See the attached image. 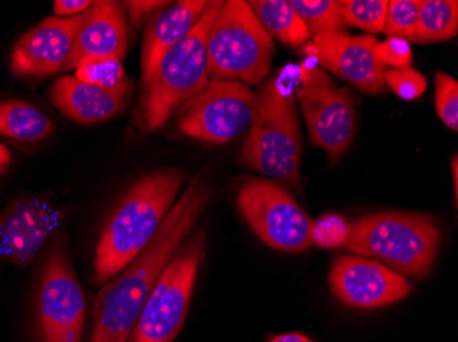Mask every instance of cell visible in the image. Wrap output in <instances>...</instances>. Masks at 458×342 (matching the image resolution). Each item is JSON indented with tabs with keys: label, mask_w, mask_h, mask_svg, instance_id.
<instances>
[{
	"label": "cell",
	"mask_w": 458,
	"mask_h": 342,
	"mask_svg": "<svg viewBox=\"0 0 458 342\" xmlns=\"http://www.w3.org/2000/svg\"><path fill=\"white\" fill-rule=\"evenodd\" d=\"M210 196L209 179L197 174L176 200L150 243L98 292L92 307L89 342L127 341L159 275L182 241L194 230Z\"/></svg>",
	"instance_id": "1"
},
{
	"label": "cell",
	"mask_w": 458,
	"mask_h": 342,
	"mask_svg": "<svg viewBox=\"0 0 458 342\" xmlns=\"http://www.w3.org/2000/svg\"><path fill=\"white\" fill-rule=\"evenodd\" d=\"M182 182L180 170H158L139 179L121 197L98 240L95 285L110 281L150 243L176 203Z\"/></svg>",
	"instance_id": "2"
},
{
	"label": "cell",
	"mask_w": 458,
	"mask_h": 342,
	"mask_svg": "<svg viewBox=\"0 0 458 342\" xmlns=\"http://www.w3.org/2000/svg\"><path fill=\"white\" fill-rule=\"evenodd\" d=\"M439 243L441 230L429 215L383 213L352 223L344 246L403 277L424 278L431 271Z\"/></svg>",
	"instance_id": "3"
},
{
	"label": "cell",
	"mask_w": 458,
	"mask_h": 342,
	"mask_svg": "<svg viewBox=\"0 0 458 342\" xmlns=\"http://www.w3.org/2000/svg\"><path fill=\"white\" fill-rule=\"evenodd\" d=\"M224 2H210L194 29L179 41L159 62L138 109V125L143 130H157L168 122L184 103L197 96L209 84L208 38L213 21Z\"/></svg>",
	"instance_id": "4"
},
{
	"label": "cell",
	"mask_w": 458,
	"mask_h": 342,
	"mask_svg": "<svg viewBox=\"0 0 458 342\" xmlns=\"http://www.w3.org/2000/svg\"><path fill=\"white\" fill-rule=\"evenodd\" d=\"M257 97L259 107L242 148L241 163L300 190L302 138L294 99L275 79L261 87Z\"/></svg>",
	"instance_id": "5"
},
{
	"label": "cell",
	"mask_w": 458,
	"mask_h": 342,
	"mask_svg": "<svg viewBox=\"0 0 458 342\" xmlns=\"http://www.w3.org/2000/svg\"><path fill=\"white\" fill-rule=\"evenodd\" d=\"M210 81L257 85L269 73L274 40L243 0H228L218 10L208 38Z\"/></svg>",
	"instance_id": "6"
},
{
	"label": "cell",
	"mask_w": 458,
	"mask_h": 342,
	"mask_svg": "<svg viewBox=\"0 0 458 342\" xmlns=\"http://www.w3.org/2000/svg\"><path fill=\"white\" fill-rule=\"evenodd\" d=\"M206 230L195 229L168 262L125 342H174L184 326L200 264Z\"/></svg>",
	"instance_id": "7"
},
{
	"label": "cell",
	"mask_w": 458,
	"mask_h": 342,
	"mask_svg": "<svg viewBox=\"0 0 458 342\" xmlns=\"http://www.w3.org/2000/svg\"><path fill=\"white\" fill-rule=\"evenodd\" d=\"M236 200L243 220L270 248L302 252L315 244V222L282 185L250 179L239 188Z\"/></svg>",
	"instance_id": "8"
},
{
	"label": "cell",
	"mask_w": 458,
	"mask_h": 342,
	"mask_svg": "<svg viewBox=\"0 0 458 342\" xmlns=\"http://www.w3.org/2000/svg\"><path fill=\"white\" fill-rule=\"evenodd\" d=\"M259 97L243 82L209 81L197 96L177 110L180 133L210 144L241 138L253 125Z\"/></svg>",
	"instance_id": "9"
},
{
	"label": "cell",
	"mask_w": 458,
	"mask_h": 342,
	"mask_svg": "<svg viewBox=\"0 0 458 342\" xmlns=\"http://www.w3.org/2000/svg\"><path fill=\"white\" fill-rule=\"evenodd\" d=\"M297 97L311 144L323 148L329 161H339L356 133V112L349 89L338 88L321 69L309 68L301 74Z\"/></svg>",
	"instance_id": "10"
},
{
	"label": "cell",
	"mask_w": 458,
	"mask_h": 342,
	"mask_svg": "<svg viewBox=\"0 0 458 342\" xmlns=\"http://www.w3.org/2000/svg\"><path fill=\"white\" fill-rule=\"evenodd\" d=\"M86 296L64 246H54L38 290V323L45 342H81L86 326Z\"/></svg>",
	"instance_id": "11"
},
{
	"label": "cell",
	"mask_w": 458,
	"mask_h": 342,
	"mask_svg": "<svg viewBox=\"0 0 458 342\" xmlns=\"http://www.w3.org/2000/svg\"><path fill=\"white\" fill-rule=\"evenodd\" d=\"M328 282L339 302L364 310L401 302L411 290L403 275L379 262L352 254H342L334 262Z\"/></svg>",
	"instance_id": "12"
},
{
	"label": "cell",
	"mask_w": 458,
	"mask_h": 342,
	"mask_svg": "<svg viewBox=\"0 0 458 342\" xmlns=\"http://www.w3.org/2000/svg\"><path fill=\"white\" fill-rule=\"evenodd\" d=\"M379 45L375 36H349L334 33L311 38L303 47V53L318 59L321 68L352 84L354 88L368 95L386 91L385 73L387 71L375 55Z\"/></svg>",
	"instance_id": "13"
},
{
	"label": "cell",
	"mask_w": 458,
	"mask_h": 342,
	"mask_svg": "<svg viewBox=\"0 0 458 342\" xmlns=\"http://www.w3.org/2000/svg\"><path fill=\"white\" fill-rule=\"evenodd\" d=\"M61 213L38 197L14 200L0 213V258L27 269L58 228Z\"/></svg>",
	"instance_id": "14"
},
{
	"label": "cell",
	"mask_w": 458,
	"mask_h": 342,
	"mask_svg": "<svg viewBox=\"0 0 458 342\" xmlns=\"http://www.w3.org/2000/svg\"><path fill=\"white\" fill-rule=\"evenodd\" d=\"M81 22L76 17L46 18L25 33L13 48L10 71L18 77L53 76L65 71Z\"/></svg>",
	"instance_id": "15"
},
{
	"label": "cell",
	"mask_w": 458,
	"mask_h": 342,
	"mask_svg": "<svg viewBox=\"0 0 458 342\" xmlns=\"http://www.w3.org/2000/svg\"><path fill=\"white\" fill-rule=\"evenodd\" d=\"M131 29L123 4L100 0L81 14L73 50L65 71H76L91 62L123 61L130 48Z\"/></svg>",
	"instance_id": "16"
},
{
	"label": "cell",
	"mask_w": 458,
	"mask_h": 342,
	"mask_svg": "<svg viewBox=\"0 0 458 342\" xmlns=\"http://www.w3.org/2000/svg\"><path fill=\"white\" fill-rule=\"evenodd\" d=\"M132 89V81L128 77L114 88H102L66 76L51 85L50 100L74 122L91 125L121 114L130 103Z\"/></svg>",
	"instance_id": "17"
},
{
	"label": "cell",
	"mask_w": 458,
	"mask_h": 342,
	"mask_svg": "<svg viewBox=\"0 0 458 342\" xmlns=\"http://www.w3.org/2000/svg\"><path fill=\"white\" fill-rule=\"evenodd\" d=\"M209 4L206 0H182L150 18L141 51V84L150 81L162 58L194 29Z\"/></svg>",
	"instance_id": "18"
},
{
	"label": "cell",
	"mask_w": 458,
	"mask_h": 342,
	"mask_svg": "<svg viewBox=\"0 0 458 342\" xmlns=\"http://www.w3.org/2000/svg\"><path fill=\"white\" fill-rule=\"evenodd\" d=\"M265 32L282 45L297 48L310 40L311 35L300 15L285 0H251L247 2Z\"/></svg>",
	"instance_id": "19"
},
{
	"label": "cell",
	"mask_w": 458,
	"mask_h": 342,
	"mask_svg": "<svg viewBox=\"0 0 458 342\" xmlns=\"http://www.w3.org/2000/svg\"><path fill=\"white\" fill-rule=\"evenodd\" d=\"M53 121L22 100L0 102V135L18 141H40L55 133Z\"/></svg>",
	"instance_id": "20"
},
{
	"label": "cell",
	"mask_w": 458,
	"mask_h": 342,
	"mask_svg": "<svg viewBox=\"0 0 458 342\" xmlns=\"http://www.w3.org/2000/svg\"><path fill=\"white\" fill-rule=\"evenodd\" d=\"M458 32V2L421 0L416 41L428 45L450 40Z\"/></svg>",
	"instance_id": "21"
},
{
	"label": "cell",
	"mask_w": 458,
	"mask_h": 342,
	"mask_svg": "<svg viewBox=\"0 0 458 342\" xmlns=\"http://www.w3.org/2000/svg\"><path fill=\"white\" fill-rule=\"evenodd\" d=\"M291 7L300 15L311 38L346 33L341 0H291Z\"/></svg>",
	"instance_id": "22"
},
{
	"label": "cell",
	"mask_w": 458,
	"mask_h": 342,
	"mask_svg": "<svg viewBox=\"0 0 458 342\" xmlns=\"http://www.w3.org/2000/svg\"><path fill=\"white\" fill-rule=\"evenodd\" d=\"M387 9L388 0H341L344 25L370 33L385 32Z\"/></svg>",
	"instance_id": "23"
},
{
	"label": "cell",
	"mask_w": 458,
	"mask_h": 342,
	"mask_svg": "<svg viewBox=\"0 0 458 342\" xmlns=\"http://www.w3.org/2000/svg\"><path fill=\"white\" fill-rule=\"evenodd\" d=\"M421 0H393L388 2L385 33L388 38L416 41Z\"/></svg>",
	"instance_id": "24"
},
{
	"label": "cell",
	"mask_w": 458,
	"mask_h": 342,
	"mask_svg": "<svg viewBox=\"0 0 458 342\" xmlns=\"http://www.w3.org/2000/svg\"><path fill=\"white\" fill-rule=\"evenodd\" d=\"M435 109L442 122L458 130V82L444 71L435 73Z\"/></svg>",
	"instance_id": "25"
},
{
	"label": "cell",
	"mask_w": 458,
	"mask_h": 342,
	"mask_svg": "<svg viewBox=\"0 0 458 342\" xmlns=\"http://www.w3.org/2000/svg\"><path fill=\"white\" fill-rule=\"evenodd\" d=\"M74 77L87 84L97 85L102 88H114L127 79L123 71V62L118 59L91 62L76 69Z\"/></svg>",
	"instance_id": "26"
},
{
	"label": "cell",
	"mask_w": 458,
	"mask_h": 342,
	"mask_svg": "<svg viewBox=\"0 0 458 342\" xmlns=\"http://www.w3.org/2000/svg\"><path fill=\"white\" fill-rule=\"evenodd\" d=\"M385 82L386 87L403 100L419 99L427 91V79L411 68L387 69Z\"/></svg>",
	"instance_id": "27"
},
{
	"label": "cell",
	"mask_w": 458,
	"mask_h": 342,
	"mask_svg": "<svg viewBox=\"0 0 458 342\" xmlns=\"http://www.w3.org/2000/svg\"><path fill=\"white\" fill-rule=\"evenodd\" d=\"M375 55L383 65L393 69L411 68V48L408 41L403 38H388L375 48Z\"/></svg>",
	"instance_id": "28"
},
{
	"label": "cell",
	"mask_w": 458,
	"mask_h": 342,
	"mask_svg": "<svg viewBox=\"0 0 458 342\" xmlns=\"http://www.w3.org/2000/svg\"><path fill=\"white\" fill-rule=\"evenodd\" d=\"M350 226L338 217H326L313 228V241L321 246H338L344 244Z\"/></svg>",
	"instance_id": "29"
},
{
	"label": "cell",
	"mask_w": 458,
	"mask_h": 342,
	"mask_svg": "<svg viewBox=\"0 0 458 342\" xmlns=\"http://www.w3.org/2000/svg\"><path fill=\"white\" fill-rule=\"evenodd\" d=\"M169 4L168 2H123V9L128 10L131 22L133 27L141 28L144 22H148L150 18L157 13L161 12L162 9Z\"/></svg>",
	"instance_id": "30"
},
{
	"label": "cell",
	"mask_w": 458,
	"mask_h": 342,
	"mask_svg": "<svg viewBox=\"0 0 458 342\" xmlns=\"http://www.w3.org/2000/svg\"><path fill=\"white\" fill-rule=\"evenodd\" d=\"M94 2L89 0H56L54 4L55 17H76L87 12Z\"/></svg>",
	"instance_id": "31"
},
{
	"label": "cell",
	"mask_w": 458,
	"mask_h": 342,
	"mask_svg": "<svg viewBox=\"0 0 458 342\" xmlns=\"http://www.w3.org/2000/svg\"><path fill=\"white\" fill-rule=\"evenodd\" d=\"M269 342H313L309 337L301 333H285L274 337Z\"/></svg>",
	"instance_id": "32"
},
{
	"label": "cell",
	"mask_w": 458,
	"mask_h": 342,
	"mask_svg": "<svg viewBox=\"0 0 458 342\" xmlns=\"http://www.w3.org/2000/svg\"><path fill=\"white\" fill-rule=\"evenodd\" d=\"M12 163V153L4 144L0 143V177L4 176Z\"/></svg>",
	"instance_id": "33"
},
{
	"label": "cell",
	"mask_w": 458,
	"mask_h": 342,
	"mask_svg": "<svg viewBox=\"0 0 458 342\" xmlns=\"http://www.w3.org/2000/svg\"><path fill=\"white\" fill-rule=\"evenodd\" d=\"M453 179H454L455 200H457V156L453 159Z\"/></svg>",
	"instance_id": "34"
}]
</instances>
